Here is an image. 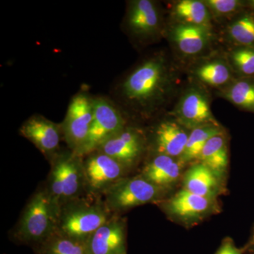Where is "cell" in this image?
I'll return each instance as SVG.
<instances>
[{"mask_svg": "<svg viewBox=\"0 0 254 254\" xmlns=\"http://www.w3.org/2000/svg\"><path fill=\"white\" fill-rule=\"evenodd\" d=\"M174 12L181 23L209 27L210 11L203 1L182 0L175 5Z\"/></svg>", "mask_w": 254, "mask_h": 254, "instance_id": "44dd1931", "label": "cell"}, {"mask_svg": "<svg viewBox=\"0 0 254 254\" xmlns=\"http://www.w3.org/2000/svg\"><path fill=\"white\" fill-rule=\"evenodd\" d=\"M183 189L212 199H217L225 190L224 181L201 163L194 164L187 170L184 175Z\"/></svg>", "mask_w": 254, "mask_h": 254, "instance_id": "9a60e30c", "label": "cell"}, {"mask_svg": "<svg viewBox=\"0 0 254 254\" xmlns=\"http://www.w3.org/2000/svg\"><path fill=\"white\" fill-rule=\"evenodd\" d=\"M113 215L103 195L87 192L60 207L57 232L86 244Z\"/></svg>", "mask_w": 254, "mask_h": 254, "instance_id": "7a4b0ae2", "label": "cell"}, {"mask_svg": "<svg viewBox=\"0 0 254 254\" xmlns=\"http://www.w3.org/2000/svg\"><path fill=\"white\" fill-rule=\"evenodd\" d=\"M248 250H250L252 253L254 254V232L253 236H252V240H251L250 245L248 246Z\"/></svg>", "mask_w": 254, "mask_h": 254, "instance_id": "f1b7e54d", "label": "cell"}, {"mask_svg": "<svg viewBox=\"0 0 254 254\" xmlns=\"http://www.w3.org/2000/svg\"><path fill=\"white\" fill-rule=\"evenodd\" d=\"M83 170L88 193L103 195L110 187L127 177L128 169L100 150L83 157Z\"/></svg>", "mask_w": 254, "mask_h": 254, "instance_id": "9c48e42d", "label": "cell"}, {"mask_svg": "<svg viewBox=\"0 0 254 254\" xmlns=\"http://www.w3.org/2000/svg\"><path fill=\"white\" fill-rule=\"evenodd\" d=\"M94 96L83 88L73 95L62 123L64 141L78 154L86 143L93 118Z\"/></svg>", "mask_w": 254, "mask_h": 254, "instance_id": "52a82bcc", "label": "cell"}, {"mask_svg": "<svg viewBox=\"0 0 254 254\" xmlns=\"http://www.w3.org/2000/svg\"><path fill=\"white\" fill-rule=\"evenodd\" d=\"M50 163L44 187L60 207L87 193L83 157L69 149L60 150Z\"/></svg>", "mask_w": 254, "mask_h": 254, "instance_id": "277c9868", "label": "cell"}, {"mask_svg": "<svg viewBox=\"0 0 254 254\" xmlns=\"http://www.w3.org/2000/svg\"><path fill=\"white\" fill-rule=\"evenodd\" d=\"M209 10L217 16H225L235 12L241 6L237 0H207L203 1Z\"/></svg>", "mask_w": 254, "mask_h": 254, "instance_id": "4316f807", "label": "cell"}, {"mask_svg": "<svg viewBox=\"0 0 254 254\" xmlns=\"http://www.w3.org/2000/svg\"><path fill=\"white\" fill-rule=\"evenodd\" d=\"M200 81L211 86H221L231 79L230 66L221 60H215L202 64L195 71Z\"/></svg>", "mask_w": 254, "mask_h": 254, "instance_id": "cb8c5ba5", "label": "cell"}, {"mask_svg": "<svg viewBox=\"0 0 254 254\" xmlns=\"http://www.w3.org/2000/svg\"><path fill=\"white\" fill-rule=\"evenodd\" d=\"M222 95L239 108L254 113V81L252 80H237L227 87Z\"/></svg>", "mask_w": 254, "mask_h": 254, "instance_id": "603a6c76", "label": "cell"}, {"mask_svg": "<svg viewBox=\"0 0 254 254\" xmlns=\"http://www.w3.org/2000/svg\"><path fill=\"white\" fill-rule=\"evenodd\" d=\"M182 163L172 157L157 153L142 170L141 175L153 185L167 190L178 180L181 175Z\"/></svg>", "mask_w": 254, "mask_h": 254, "instance_id": "e0dca14e", "label": "cell"}, {"mask_svg": "<svg viewBox=\"0 0 254 254\" xmlns=\"http://www.w3.org/2000/svg\"><path fill=\"white\" fill-rule=\"evenodd\" d=\"M160 203L169 218L188 226L198 223L220 211L217 199L193 194L184 189Z\"/></svg>", "mask_w": 254, "mask_h": 254, "instance_id": "ba28073f", "label": "cell"}, {"mask_svg": "<svg viewBox=\"0 0 254 254\" xmlns=\"http://www.w3.org/2000/svg\"><path fill=\"white\" fill-rule=\"evenodd\" d=\"M20 136L28 140L50 162L60 151L64 140L62 123L51 121L40 114H34L23 122L18 130Z\"/></svg>", "mask_w": 254, "mask_h": 254, "instance_id": "8fae6325", "label": "cell"}, {"mask_svg": "<svg viewBox=\"0 0 254 254\" xmlns=\"http://www.w3.org/2000/svg\"><path fill=\"white\" fill-rule=\"evenodd\" d=\"M223 133L219 125H208L195 128L192 130L189 136L188 141L180 157V163H188L194 160H198L203 147L212 138Z\"/></svg>", "mask_w": 254, "mask_h": 254, "instance_id": "ffe728a7", "label": "cell"}, {"mask_svg": "<svg viewBox=\"0 0 254 254\" xmlns=\"http://www.w3.org/2000/svg\"><path fill=\"white\" fill-rule=\"evenodd\" d=\"M143 132L135 127H126L103 143L98 150L109 155L129 170L138 161L145 150Z\"/></svg>", "mask_w": 254, "mask_h": 254, "instance_id": "7c38bea8", "label": "cell"}, {"mask_svg": "<svg viewBox=\"0 0 254 254\" xmlns=\"http://www.w3.org/2000/svg\"><path fill=\"white\" fill-rule=\"evenodd\" d=\"M124 27L139 43L145 44L155 39L161 29V17L156 4L150 0L130 1L124 19Z\"/></svg>", "mask_w": 254, "mask_h": 254, "instance_id": "30bf717a", "label": "cell"}, {"mask_svg": "<svg viewBox=\"0 0 254 254\" xmlns=\"http://www.w3.org/2000/svg\"><path fill=\"white\" fill-rule=\"evenodd\" d=\"M235 68L243 74H254V48L244 47L235 50L231 55Z\"/></svg>", "mask_w": 254, "mask_h": 254, "instance_id": "484cf974", "label": "cell"}, {"mask_svg": "<svg viewBox=\"0 0 254 254\" xmlns=\"http://www.w3.org/2000/svg\"><path fill=\"white\" fill-rule=\"evenodd\" d=\"M198 160L224 181L228 168L227 141L223 133L212 137L200 152Z\"/></svg>", "mask_w": 254, "mask_h": 254, "instance_id": "d6986e66", "label": "cell"}, {"mask_svg": "<svg viewBox=\"0 0 254 254\" xmlns=\"http://www.w3.org/2000/svg\"><path fill=\"white\" fill-rule=\"evenodd\" d=\"M60 210V205L44 187L37 190L15 227L12 234L15 242L33 249L48 240L58 231Z\"/></svg>", "mask_w": 254, "mask_h": 254, "instance_id": "3957f363", "label": "cell"}, {"mask_svg": "<svg viewBox=\"0 0 254 254\" xmlns=\"http://www.w3.org/2000/svg\"><path fill=\"white\" fill-rule=\"evenodd\" d=\"M173 88V75L161 54L142 60L114 86L113 98L125 113L149 119L168 99Z\"/></svg>", "mask_w": 254, "mask_h": 254, "instance_id": "6da1fadb", "label": "cell"}, {"mask_svg": "<svg viewBox=\"0 0 254 254\" xmlns=\"http://www.w3.org/2000/svg\"><path fill=\"white\" fill-rule=\"evenodd\" d=\"M166 190L153 185L140 175L124 177L110 187L103 197L112 213L121 215L139 205L160 203Z\"/></svg>", "mask_w": 254, "mask_h": 254, "instance_id": "5b68a950", "label": "cell"}, {"mask_svg": "<svg viewBox=\"0 0 254 254\" xmlns=\"http://www.w3.org/2000/svg\"><path fill=\"white\" fill-rule=\"evenodd\" d=\"M177 123L193 130L208 125H219L214 118L208 98L199 90L192 88L182 97L174 113Z\"/></svg>", "mask_w": 254, "mask_h": 254, "instance_id": "5bb4252c", "label": "cell"}, {"mask_svg": "<svg viewBox=\"0 0 254 254\" xmlns=\"http://www.w3.org/2000/svg\"><path fill=\"white\" fill-rule=\"evenodd\" d=\"M86 246L87 254H127L126 220L113 214L92 235Z\"/></svg>", "mask_w": 254, "mask_h": 254, "instance_id": "4fadbf2b", "label": "cell"}, {"mask_svg": "<svg viewBox=\"0 0 254 254\" xmlns=\"http://www.w3.org/2000/svg\"><path fill=\"white\" fill-rule=\"evenodd\" d=\"M228 33L230 38L241 46H254V18L245 16L239 18L230 25Z\"/></svg>", "mask_w": 254, "mask_h": 254, "instance_id": "d4e9b609", "label": "cell"}, {"mask_svg": "<svg viewBox=\"0 0 254 254\" xmlns=\"http://www.w3.org/2000/svg\"><path fill=\"white\" fill-rule=\"evenodd\" d=\"M33 250L35 254H87L86 244L58 232Z\"/></svg>", "mask_w": 254, "mask_h": 254, "instance_id": "7402d4cb", "label": "cell"}, {"mask_svg": "<svg viewBox=\"0 0 254 254\" xmlns=\"http://www.w3.org/2000/svg\"><path fill=\"white\" fill-rule=\"evenodd\" d=\"M244 250L238 248L230 237L224 239L221 245L214 254H243Z\"/></svg>", "mask_w": 254, "mask_h": 254, "instance_id": "83f0119b", "label": "cell"}, {"mask_svg": "<svg viewBox=\"0 0 254 254\" xmlns=\"http://www.w3.org/2000/svg\"><path fill=\"white\" fill-rule=\"evenodd\" d=\"M175 44L184 55L193 56L201 53L210 41L209 27L180 23L172 31Z\"/></svg>", "mask_w": 254, "mask_h": 254, "instance_id": "ac0fdd59", "label": "cell"}, {"mask_svg": "<svg viewBox=\"0 0 254 254\" xmlns=\"http://www.w3.org/2000/svg\"></svg>", "mask_w": 254, "mask_h": 254, "instance_id": "4dcf8cb0", "label": "cell"}, {"mask_svg": "<svg viewBox=\"0 0 254 254\" xmlns=\"http://www.w3.org/2000/svg\"><path fill=\"white\" fill-rule=\"evenodd\" d=\"M127 126L125 114L110 97L94 95L93 122L86 143L78 155L83 157L95 151Z\"/></svg>", "mask_w": 254, "mask_h": 254, "instance_id": "8992f818", "label": "cell"}, {"mask_svg": "<svg viewBox=\"0 0 254 254\" xmlns=\"http://www.w3.org/2000/svg\"><path fill=\"white\" fill-rule=\"evenodd\" d=\"M190 135L179 123L161 122L155 127L154 142L157 153L181 157L186 148Z\"/></svg>", "mask_w": 254, "mask_h": 254, "instance_id": "2e32d148", "label": "cell"}, {"mask_svg": "<svg viewBox=\"0 0 254 254\" xmlns=\"http://www.w3.org/2000/svg\"><path fill=\"white\" fill-rule=\"evenodd\" d=\"M253 4L254 5V1H253Z\"/></svg>", "mask_w": 254, "mask_h": 254, "instance_id": "f546056e", "label": "cell"}]
</instances>
